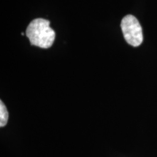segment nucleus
I'll list each match as a JSON object with an SVG mask.
<instances>
[{
    "mask_svg": "<svg viewBox=\"0 0 157 157\" xmlns=\"http://www.w3.org/2000/svg\"><path fill=\"white\" fill-rule=\"evenodd\" d=\"M50 21L43 18H37L29 23L26 29V36L31 45L48 49L53 44L56 32L50 26Z\"/></svg>",
    "mask_w": 157,
    "mask_h": 157,
    "instance_id": "f257e3e1",
    "label": "nucleus"
},
{
    "mask_svg": "<svg viewBox=\"0 0 157 157\" xmlns=\"http://www.w3.org/2000/svg\"><path fill=\"white\" fill-rule=\"evenodd\" d=\"M121 28L124 37L129 44L138 47L143 41L142 27L135 16L127 15L122 19Z\"/></svg>",
    "mask_w": 157,
    "mask_h": 157,
    "instance_id": "f03ea898",
    "label": "nucleus"
},
{
    "mask_svg": "<svg viewBox=\"0 0 157 157\" xmlns=\"http://www.w3.org/2000/svg\"><path fill=\"white\" fill-rule=\"evenodd\" d=\"M9 113L7 111V108L3 102L1 101L0 102V127H3L7 124L8 121Z\"/></svg>",
    "mask_w": 157,
    "mask_h": 157,
    "instance_id": "7ed1b4c3",
    "label": "nucleus"
}]
</instances>
